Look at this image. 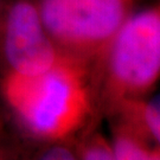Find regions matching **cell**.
Masks as SVG:
<instances>
[{
	"instance_id": "6da1fadb",
	"label": "cell",
	"mask_w": 160,
	"mask_h": 160,
	"mask_svg": "<svg viewBox=\"0 0 160 160\" xmlns=\"http://www.w3.org/2000/svg\"><path fill=\"white\" fill-rule=\"evenodd\" d=\"M88 65L61 52L42 74L6 75L4 97L32 137L50 142L70 140L86 125L92 108Z\"/></svg>"
},
{
	"instance_id": "7a4b0ae2",
	"label": "cell",
	"mask_w": 160,
	"mask_h": 160,
	"mask_svg": "<svg viewBox=\"0 0 160 160\" xmlns=\"http://www.w3.org/2000/svg\"><path fill=\"white\" fill-rule=\"evenodd\" d=\"M131 7L132 0H40L38 11L58 50L89 63L103 57Z\"/></svg>"
},
{
	"instance_id": "3957f363",
	"label": "cell",
	"mask_w": 160,
	"mask_h": 160,
	"mask_svg": "<svg viewBox=\"0 0 160 160\" xmlns=\"http://www.w3.org/2000/svg\"><path fill=\"white\" fill-rule=\"evenodd\" d=\"M110 106L143 97L160 75V11L155 6L131 14L103 57Z\"/></svg>"
},
{
	"instance_id": "277c9868",
	"label": "cell",
	"mask_w": 160,
	"mask_h": 160,
	"mask_svg": "<svg viewBox=\"0 0 160 160\" xmlns=\"http://www.w3.org/2000/svg\"><path fill=\"white\" fill-rule=\"evenodd\" d=\"M0 52L10 71L26 76L49 70L61 55L30 0L0 4Z\"/></svg>"
},
{
	"instance_id": "5b68a950",
	"label": "cell",
	"mask_w": 160,
	"mask_h": 160,
	"mask_svg": "<svg viewBox=\"0 0 160 160\" xmlns=\"http://www.w3.org/2000/svg\"><path fill=\"white\" fill-rule=\"evenodd\" d=\"M109 143L115 160H160V146L148 142L118 121L112 127Z\"/></svg>"
},
{
	"instance_id": "8992f818",
	"label": "cell",
	"mask_w": 160,
	"mask_h": 160,
	"mask_svg": "<svg viewBox=\"0 0 160 160\" xmlns=\"http://www.w3.org/2000/svg\"><path fill=\"white\" fill-rule=\"evenodd\" d=\"M77 147L81 160H115L110 143L101 133H90Z\"/></svg>"
},
{
	"instance_id": "52a82bcc",
	"label": "cell",
	"mask_w": 160,
	"mask_h": 160,
	"mask_svg": "<svg viewBox=\"0 0 160 160\" xmlns=\"http://www.w3.org/2000/svg\"><path fill=\"white\" fill-rule=\"evenodd\" d=\"M34 160H81L77 145L70 140L53 141Z\"/></svg>"
},
{
	"instance_id": "ba28073f",
	"label": "cell",
	"mask_w": 160,
	"mask_h": 160,
	"mask_svg": "<svg viewBox=\"0 0 160 160\" xmlns=\"http://www.w3.org/2000/svg\"><path fill=\"white\" fill-rule=\"evenodd\" d=\"M0 160H7V157L2 149H0Z\"/></svg>"
},
{
	"instance_id": "9c48e42d",
	"label": "cell",
	"mask_w": 160,
	"mask_h": 160,
	"mask_svg": "<svg viewBox=\"0 0 160 160\" xmlns=\"http://www.w3.org/2000/svg\"><path fill=\"white\" fill-rule=\"evenodd\" d=\"M1 1H2V0H0V4H1Z\"/></svg>"
}]
</instances>
